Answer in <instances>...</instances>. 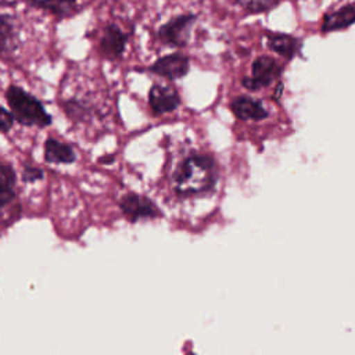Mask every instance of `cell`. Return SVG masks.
I'll use <instances>...</instances> for the list:
<instances>
[{
  "mask_svg": "<svg viewBox=\"0 0 355 355\" xmlns=\"http://www.w3.org/2000/svg\"><path fill=\"white\" fill-rule=\"evenodd\" d=\"M17 175L11 165L0 161V211L15 198Z\"/></svg>",
  "mask_w": 355,
  "mask_h": 355,
  "instance_id": "obj_14",
  "label": "cell"
},
{
  "mask_svg": "<svg viewBox=\"0 0 355 355\" xmlns=\"http://www.w3.org/2000/svg\"><path fill=\"white\" fill-rule=\"evenodd\" d=\"M266 37H268V47L287 60L293 58L300 51L301 42L294 36L273 32V33H268Z\"/></svg>",
  "mask_w": 355,
  "mask_h": 355,
  "instance_id": "obj_13",
  "label": "cell"
},
{
  "mask_svg": "<svg viewBox=\"0 0 355 355\" xmlns=\"http://www.w3.org/2000/svg\"><path fill=\"white\" fill-rule=\"evenodd\" d=\"M180 104V97L175 87L166 85H153L148 92V105L154 115L172 112Z\"/></svg>",
  "mask_w": 355,
  "mask_h": 355,
  "instance_id": "obj_7",
  "label": "cell"
},
{
  "mask_svg": "<svg viewBox=\"0 0 355 355\" xmlns=\"http://www.w3.org/2000/svg\"><path fill=\"white\" fill-rule=\"evenodd\" d=\"M280 73V65L272 57L262 55L258 57L251 67V76L243 79V85L245 89L251 92H257L269 86L273 79Z\"/></svg>",
  "mask_w": 355,
  "mask_h": 355,
  "instance_id": "obj_4",
  "label": "cell"
},
{
  "mask_svg": "<svg viewBox=\"0 0 355 355\" xmlns=\"http://www.w3.org/2000/svg\"><path fill=\"white\" fill-rule=\"evenodd\" d=\"M354 24H355V3L345 4L336 11L324 14L323 22H322V31L331 32V31L348 28Z\"/></svg>",
  "mask_w": 355,
  "mask_h": 355,
  "instance_id": "obj_12",
  "label": "cell"
},
{
  "mask_svg": "<svg viewBox=\"0 0 355 355\" xmlns=\"http://www.w3.org/2000/svg\"><path fill=\"white\" fill-rule=\"evenodd\" d=\"M28 4L32 7L43 8L60 18L69 17V15L75 14L79 8L78 3H75V1H51V3H28Z\"/></svg>",
  "mask_w": 355,
  "mask_h": 355,
  "instance_id": "obj_15",
  "label": "cell"
},
{
  "mask_svg": "<svg viewBox=\"0 0 355 355\" xmlns=\"http://www.w3.org/2000/svg\"><path fill=\"white\" fill-rule=\"evenodd\" d=\"M19 47L18 24L12 14L0 8V54L11 55Z\"/></svg>",
  "mask_w": 355,
  "mask_h": 355,
  "instance_id": "obj_9",
  "label": "cell"
},
{
  "mask_svg": "<svg viewBox=\"0 0 355 355\" xmlns=\"http://www.w3.org/2000/svg\"><path fill=\"white\" fill-rule=\"evenodd\" d=\"M43 158L47 164H73L76 161V153L71 144L49 137L44 141Z\"/></svg>",
  "mask_w": 355,
  "mask_h": 355,
  "instance_id": "obj_11",
  "label": "cell"
},
{
  "mask_svg": "<svg viewBox=\"0 0 355 355\" xmlns=\"http://www.w3.org/2000/svg\"><path fill=\"white\" fill-rule=\"evenodd\" d=\"M194 21H196V17L191 14L176 15L158 29V36L168 46H175V47L186 46L189 42L190 29Z\"/></svg>",
  "mask_w": 355,
  "mask_h": 355,
  "instance_id": "obj_3",
  "label": "cell"
},
{
  "mask_svg": "<svg viewBox=\"0 0 355 355\" xmlns=\"http://www.w3.org/2000/svg\"><path fill=\"white\" fill-rule=\"evenodd\" d=\"M230 110L241 121H262L269 115L263 104L250 96L234 97L230 103Z\"/></svg>",
  "mask_w": 355,
  "mask_h": 355,
  "instance_id": "obj_10",
  "label": "cell"
},
{
  "mask_svg": "<svg viewBox=\"0 0 355 355\" xmlns=\"http://www.w3.org/2000/svg\"><path fill=\"white\" fill-rule=\"evenodd\" d=\"M14 122H15V118H14L12 112L0 105V132L1 133L10 132Z\"/></svg>",
  "mask_w": 355,
  "mask_h": 355,
  "instance_id": "obj_18",
  "label": "cell"
},
{
  "mask_svg": "<svg viewBox=\"0 0 355 355\" xmlns=\"http://www.w3.org/2000/svg\"><path fill=\"white\" fill-rule=\"evenodd\" d=\"M44 172L39 166L35 165H25L22 168V182L25 183H35L39 180H43Z\"/></svg>",
  "mask_w": 355,
  "mask_h": 355,
  "instance_id": "obj_17",
  "label": "cell"
},
{
  "mask_svg": "<svg viewBox=\"0 0 355 355\" xmlns=\"http://www.w3.org/2000/svg\"><path fill=\"white\" fill-rule=\"evenodd\" d=\"M237 6L243 7L245 11L248 12H266L272 8H275L276 6H279V3H273V1H237Z\"/></svg>",
  "mask_w": 355,
  "mask_h": 355,
  "instance_id": "obj_16",
  "label": "cell"
},
{
  "mask_svg": "<svg viewBox=\"0 0 355 355\" xmlns=\"http://www.w3.org/2000/svg\"><path fill=\"white\" fill-rule=\"evenodd\" d=\"M128 35L116 24H108L103 28L98 39V51L108 60L121 58L125 53Z\"/></svg>",
  "mask_w": 355,
  "mask_h": 355,
  "instance_id": "obj_6",
  "label": "cell"
},
{
  "mask_svg": "<svg viewBox=\"0 0 355 355\" xmlns=\"http://www.w3.org/2000/svg\"><path fill=\"white\" fill-rule=\"evenodd\" d=\"M7 104L15 121L25 126L46 128L53 122V116L46 111L42 101L17 85L6 89Z\"/></svg>",
  "mask_w": 355,
  "mask_h": 355,
  "instance_id": "obj_2",
  "label": "cell"
},
{
  "mask_svg": "<svg viewBox=\"0 0 355 355\" xmlns=\"http://www.w3.org/2000/svg\"><path fill=\"white\" fill-rule=\"evenodd\" d=\"M119 208L130 222H137L139 219H153L161 215V211L154 201L136 193L125 194L119 201Z\"/></svg>",
  "mask_w": 355,
  "mask_h": 355,
  "instance_id": "obj_5",
  "label": "cell"
},
{
  "mask_svg": "<svg viewBox=\"0 0 355 355\" xmlns=\"http://www.w3.org/2000/svg\"><path fill=\"white\" fill-rule=\"evenodd\" d=\"M172 180L175 191L182 196L207 191L216 182L215 161L209 155L191 154L182 161Z\"/></svg>",
  "mask_w": 355,
  "mask_h": 355,
  "instance_id": "obj_1",
  "label": "cell"
},
{
  "mask_svg": "<svg viewBox=\"0 0 355 355\" xmlns=\"http://www.w3.org/2000/svg\"><path fill=\"white\" fill-rule=\"evenodd\" d=\"M189 68H190V61L187 55L180 53H172L158 58L154 64L150 65L148 69L168 79H179L189 72Z\"/></svg>",
  "mask_w": 355,
  "mask_h": 355,
  "instance_id": "obj_8",
  "label": "cell"
}]
</instances>
